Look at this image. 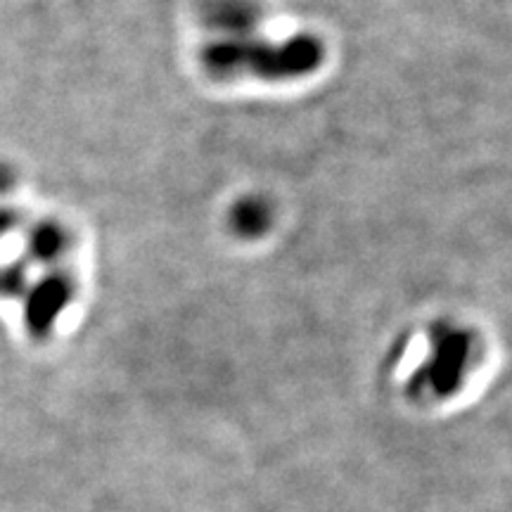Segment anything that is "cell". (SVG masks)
I'll return each instance as SVG.
<instances>
[{"instance_id":"obj_1","label":"cell","mask_w":512,"mask_h":512,"mask_svg":"<svg viewBox=\"0 0 512 512\" xmlns=\"http://www.w3.org/2000/svg\"><path fill=\"white\" fill-rule=\"evenodd\" d=\"M209 74H254L259 79H299L316 72L323 62V43L316 36L297 34L283 43L256 41L254 36L219 38L202 50Z\"/></svg>"},{"instance_id":"obj_2","label":"cell","mask_w":512,"mask_h":512,"mask_svg":"<svg viewBox=\"0 0 512 512\" xmlns=\"http://www.w3.org/2000/svg\"><path fill=\"white\" fill-rule=\"evenodd\" d=\"M472 358V337L470 332L456 328V325H437L432 335V354L427 358L420 375L425 384H430L434 392H451L460 382L465 368Z\"/></svg>"},{"instance_id":"obj_3","label":"cell","mask_w":512,"mask_h":512,"mask_svg":"<svg viewBox=\"0 0 512 512\" xmlns=\"http://www.w3.org/2000/svg\"><path fill=\"white\" fill-rule=\"evenodd\" d=\"M200 22L219 38L252 36L261 22V5L256 0H202Z\"/></svg>"},{"instance_id":"obj_4","label":"cell","mask_w":512,"mask_h":512,"mask_svg":"<svg viewBox=\"0 0 512 512\" xmlns=\"http://www.w3.org/2000/svg\"><path fill=\"white\" fill-rule=\"evenodd\" d=\"M74 294V285L67 275H53L46 283H41L34 297H31L29 306V328L36 335H43L53 320L64 311V306L69 304Z\"/></svg>"},{"instance_id":"obj_5","label":"cell","mask_w":512,"mask_h":512,"mask_svg":"<svg viewBox=\"0 0 512 512\" xmlns=\"http://www.w3.org/2000/svg\"><path fill=\"white\" fill-rule=\"evenodd\" d=\"M230 223H233L235 233L242 238H256L271 226V207L259 197H247L240 204H235L233 214H230Z\"/></svg>"},{"instance_id":"obj_6","label":"cell","mask_w":512,"mask_h":512,"mask_svg":"<svg viewBox=\"0 0 512 512\" xmlns=\"http://www.w3.org/2000/svg\"><path fill=\"white\" fill-rule=\"evenodd\" d=\"M31 247H34V254L38 259H60L69 247V235L67 230H62L60 226L46 223V226L34 230V235H31Z\"/></svg>"}]
</instances>
